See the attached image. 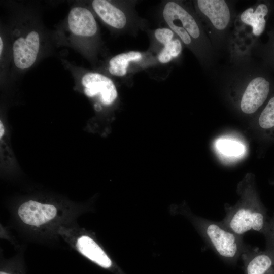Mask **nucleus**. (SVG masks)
I'll return each mask as SVG.
<instances>
[{"label":"nucleus","instance_id":"nucleus-16","mask_svg":"<svg viewBox=\"0 0 274 274\" xmlns=\"http://www.w3.org/2000/svg\"><path fill=\"white\" fill-rule=\"evenodd\" d=\"M258 122L262 128L268 129L274 127V96L269 99L262 111Z\"/></svg>","mask_w":274,"mask_h":274},{"label":"nucleus","instance_id":"nucleus-1","mask_svg":"<svg viewBox=\"0 0 274 274\" xmlns=\"http://www.w3.org/2000/svg\"><path fill=\"white\" fill-rule=\"evenodd\" d=\"M162 15L169 28L193 52L202 66L213 70L217 54L195 13L180 2L169 1L164 5Z\"/></svg>","mask_w":274,"mask_h":274},{"label":"nucleus","instance_id":"nucleus-15","mask_svg":"<svg viewBox=\"0 0 274 274\" xmlns=\"http://www.w3.org/2000/svg\"><path fill=\"white\" fill-rule=\"evenodd\" d=\"M182 51V44L178 38H174L164 45L163 49L158 56V59L161 63H167L177 58Z\"/></svg>","mask_w":274,"mask_h":274},{"label":"nucleus","instance_id":"nucleus-21","mask_svg":"<svg viewBox=\"0 0 274 274\" xmlns=\"http://www.w3.org/2000/svg\"><path fill=\"white\" fill-rule=\"evenodd\" d=\"M4 133H5V128H4L3 124L1 121H0V138H2V137L3 136Z\"/></svg>","mask_w":274,"mask_h":274},{"label":"nucleus","instance_id":"nucleus-10","mask_svg":"<svg viewBox=\"0 0 274 274\" xmlns=\"http://www.w3.org/2000/svg\"><path fill=\"white\" fill-rule=\"evenodd\" d=\"M72 243L76 250L87 259L103 268H110L112 267V262L110 258L88 235L78 233Z\"/></svg>","mask_w":274,"mask_h":274},{"label":"nucleus","instance_id":"nucleus-9","mask_svg":"<svg viewBox=\"0 0 274 274\" xmlns=\"http://www.w3.org/2000/svg\"><path fill=\"white\" fill-rule=\"evenodd\" d=\"M245 274H274V256L249 246L241 256Z\"/></svg>","mask_w":274,"mask_h":274},{"label":"nucleus","instance_id":"nucleus-8","mask_svg":"<svg viewBox=\"0 0 274 274\" xmlns=\"http://www.w3.org/2000/svg\"><path fill=\"white\" fill-rule=\"evenodd\" d=\"M40 38L38 32L32 31L25 38L20 37L13 46L15 65L20 69L30 67L35 63L39 50Z\"/></svg>","mask_w":274,"mask_h":274},{"label":"nucleus","instance_id":"nucleus-5","mask_svg":"<svg viewBox=\"0 0 274 274\" xmlns=\"http://www.w3.org/2000/svg\"><path fill=\"white\" fill-rule=\"evenodd\" d=\"M61 213L56 206L30 200L19 206L17 214L25 225L33 228L46 227L54 222Z\"/></svg>","mask_w":274,"mask_h":274},{"label":"nucleus","instance_id":"nucleus-6","mask_svg":"<svg viewBox=\"0 0 274 274\" xmlns=\"http://www.w3.org/2000/svg\"><path fill=\"white\" fill-rule=\"evenodd\" d=\"M274 13V1H260L243 11L239 19L243 24L251 28L252 36L259 38L265 31L268 18Z\"/></svg>","mask_w":274,"mask_h":274},{"label":"nucleus","instance_id":"nucleus-14","mask_svg":"<svg viewBox=\"0 0 274 274\" xmlns=\"http://www.w3.org/2000/svg\"><path fill=\"white\" fill-rule=\"evenodd\" d=\"M142 58L141 52L131 51L118 54L109 61V71L112 75L118 77L125 76L130 62H138Z\"/></svg>","mask_w":274,"mask_h":274},{"label":"nucleus","instance_id":"nucleus-22","mask_svg":"<svg viewBox=\"0 0 274 274\" xmlns=\"http://www.w3.org/2000/svg\"><path fill=\"white\" fill-rule=\"evenodd\" d=\"M3 47V43L2 38H0V54H2V50Z\"/></svg>","mask_w":274,"mask_h":274},{"label":"nucleus","instance_id":"nucleus-17","mask_svg":"<svg viewBox=\"0 0 274 274\" xmlns=\"http://www.w3.org/2000/svg\"><path fill=\"white\" fill-rule=\"evenodd\" d=\"M219 150L229 156L239 155L243 152V146L237 142L229 140H220L217 144Z\"/></svg>","mask_w":274,"mask_h":274},{"label":"nucleus","instance_id":"nucleus-7","mask_svg":"<svg viewBox=\"0 0 274 274\" xmlns=\"http://www.w3.org/2000/svg\"><path fill=\"white\" fill-rule=\"evenodd\" d=\"M84 93L89 97L98 95L102 104H112L117 97V91L113 82L108 77L96 73H89L82 79Z\"/></svg>","mask_w":274,"mask_h":274},{"label":"nucleus","instance_id":"nucleus-18","mask_svg":"<svg viewBox=\"0 0 274 274\" xmlns=\"http://www.w3.org/2000/svg\"><path fill=\"white\" fill-rule=\"evenodd\" d=\"M263 235L266 241L265 250L274 256V215L269 219Z\"/></svg>","mask_w":274,"mask_h":274},{"label":"nucleus","instance_id":"nucleus-13","mask_svg":"<svg viewBox=\"0 0 274 274\" xmlns=\"http://www.w3.org/2000/svg\"><path fill=\"white\" fill-rule=\"evenodd\" d=\"M268 37L266 43L258 40L253 45L251 53L259 58L261 63L274 72V26L267 31Z\"/></svg>","mask_w":274,"mask_h":274},{"label":"nucleus","instance_id":"nucleus-3","mask_svg":"<svg viewBox=\"0 0 274 274\" xmlns=\"http://www.w3.org/2000/svg\"><path fill=\"white\" fill-rule=\"evenodd\" d=\"M245 193L237 204L225 207V216L220 222L240 236L250 231L263 234L270 219L266 210L251 192Z\"/></svg>","mask_w":274,"mask_h":274},{"label":"nucleus","instance_id":"nucleus-20","mask_svg":"<svg viewBox=\"0 0 274 274\" xmlns=\"http://www.w3.org/2000/svg\"><path fill=\"white\" fill-rule=\"evenodd\" d=\"M0 274H23V271L19 267L9 264L1 267Z\"/></svg>","mask_w":274,"mask_h":274},{"label":"nucleus","instance_id":"nucleus-11","mask_svg":"<svg viewBox=\"0 0 274 274\" xmlns=\"http://www.w3.org/2000/svg\"><path fill=\"white\" fill-rule=\"evenodd\" d=\"M68 24L70 30L75 35L91 37L97 31V24L91 12L81 7L73 8L68 16Z\"/></svg>","mask_w":274,"mask_h":274},{"label":"nucleus","instance_id":"nucleus-19","mask_svg":"<svg viewBox=\"0 0 274 274\" xmlns=\"http://www.w3.org/2000/svg\"><path fill=\"white\" fill-rule=\"evenodd\" d=\"M175 33L170 28H159L155 30L154 36L156 39L163 45L173 40Z\"/></svg>","mask_w":274,"mask_h":274},{"label":"nucleus","instance_id":"nucleus-12","mask_svg":"<svg viewBox=\"0 0 274 274\" xmlns=\"http://www.w3.org/2000/svg\"><path fill=\"white\" fill-rule=\"evenodd\" d=\"M92 6L98 16L110 26L119 29L125 26L127 18L125 13L109 1L94 0Z\"/></svg>","mask_w":274,"mask_h":274},{"label":"nucleus","instance_id":"nucleus-4","mask_svg":"<svg viewBox=\"0 0 274 274\" xmlns=\"http://www.w3.org/2000/svg\"><path fill=\"white\" fill-rule=\"evenodd\" d=\"M202 235L210 247L223 261L234 264L241 258L248 245L221 222L200 219L197 221Z\"/></svg>","mask_w":274,"mask_h":274},{"label":"nucleus","instance_id":"nucleus-2","mask_svg":"<svg viewBox=\"0 0 274 274\" xmlns=\"http://www.w3.org/2000/svg\"><path fill=\"white\" fill-rule=\"evenodd\" d=\"M195 8L216 52L228 51L231 26L235 18L233 3L225 0H197L195 1Z\"/></svg>","mask_w":274,"mask_h":274}]
</instances>
